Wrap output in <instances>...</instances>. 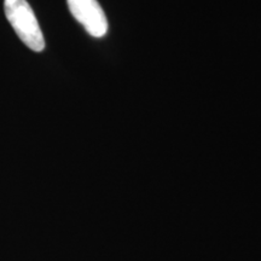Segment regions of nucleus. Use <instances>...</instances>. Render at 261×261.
I'll use <instances>...</instances> for the list:
<instances>
[{
	"mask_svg": "<svg viewBox=\"0 0 261 261\" xmlns=\"http://www.w3.org/2000/svg\"><path fill=\"white\" fill-rule=\"evenodd\" d=\"M5 16L25 46L34 52L45 48V39L34 11L25 0H4Z\"/></svg>",
	"mask_w": 261,
	"mask_h": 261,
	"instance_id": "nucleus-1",
	"label": "nucleus"
},
{
	"mask_svg": "<svg viewBox=\"0 0 261 261\" xmlns=\"http://www.w3.org/2000/svg\"><path fill=\"white\" fill-rule=\"evenodd\" d=\"M68 8L91 37L102 38L108 32V19L97 0H67Z\"/></svg>",
	"mask_w": 261,
	"mask_h": 261,
	"instance_id": "nucleus-2",
	"label": "nucleus"
}]
</instances>
